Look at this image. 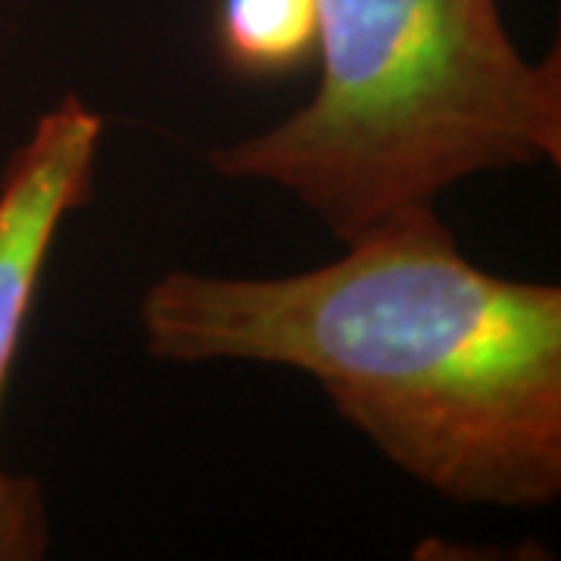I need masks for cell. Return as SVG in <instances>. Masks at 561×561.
Listing matches in <instances>:
<instances>
[{"instance_id":"obj_2","label":"cell","mask_w":561,"mask_h":561,"mask_svg":"<svg viewBox=\"0 0 561 561\" xmlns=\"http://www.w3.org/2000/svg\"><path fill=\"white\" fill-rule=\"evenodd\" d=\"M319 88L297 113L206 153L350 241L461 181L561 160V54L527 60L500 0H316Z\"/></svg>"},{"instance_id":"obj_3","label":"cell","mask_w":561,"mask_h":561,"mask_svg":"<svg viewBox=\"0 0 561 561\" xmlns=\"http://www.w3.org/2000/svg\"><path fill=\"white\" fill-rule=\"evenodd\" d=\"M103 119L79 94L41 113L0 179V405L62 221L94 191ZM3 471V468H0Z\"/></svg>"},{"instance_id":"obj_5","label":"cell","mask_w":561,"mask_h":561,"mask_svg":"<svg viewBox=\"0 0 561 561\" xmlns=\"http://www.w3.org/2000/svg\"><path fill=\"white\" fill-rule=\"evenodd\" d=\"M50 549L47 500L35 478L0 471V561H35Z\"/></svg>"},{"instance_id":"obj_4","label":"cell","mask_w":561,"mask_h":561,"mask_svg":"<svg viewBox=\"0 0 561 561\" xmlns=\"http://www.w3.org/2000/svg\"><path fill=\"white\" fill-rule=\"evenodd\" d=\"M216 41L228 69L272 79L316 57V0H219Z\"/></svg>"},{"instance_id":"obj_1","label":"cell","mask_w":561,"mask_h":561,"mask_svg":"<svg viewBox=\"0 0 561 561\" xmlns=\"http://www.w3.org/2000/svg\"><path fill=\"white\" fill-rule=\"evenodd\" d=\"M275 275L165 272L138 319L153 359L309 375L383 459L440 500L542 508L561 496V287L468 260L434 206Z\"/></svg>"}]
</instances>
